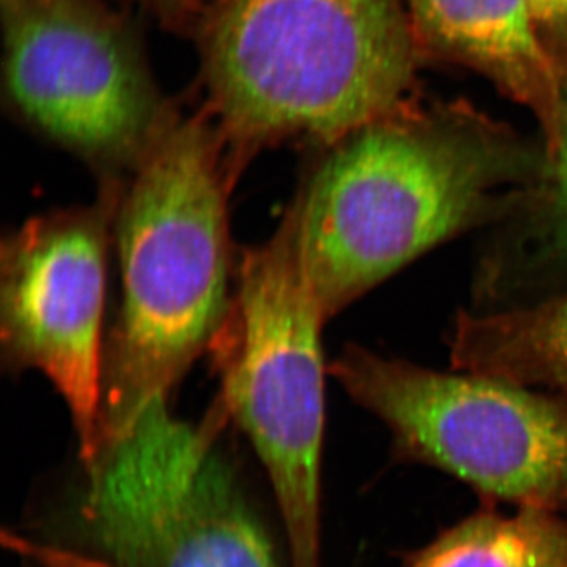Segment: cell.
<instances>
[{
  "instance_id": "277c9868",
  "label": "cell",
  "mask_w": 567,
  "mask_h": 567,
  "mask_svg": "<svg viewBox=\"0 0 567 567\" xmlns=\"http://www.w3.org/2000/svg\"><path fill=\"white\" fill-rule=\"evenodd\" d=\"M324 323L290 205L275 234L241 257L210 353L221 375L215 404L248 435L262 462L292 567H320Z\"/></svg>"
},
{
  "instance_id": "8fae6325",
  "label": "cell",
  "mask_w": 567,
  "mask_h": 567,
  "mask_svg": "<svg viewBox=\"0 0 567 567\" xmlns=\"http://www.w3.org/2000/svg\"><path fill=\"white\" fill-rule=\"evenodd\" d=\"M404 567H567V518L487 506L406 555Z\"/></svg>"
},
{
  "instance_id": "5b68a950",
  "label": "cell",
  "mask_w": 567,
  "mask_h": 567,
  "mask_svg": "<svg viewBox=\"0 0 567 567\" xmlns=\"http://www.w3.org/2000/svg\"><path fill=\"white\" fill-rule=\"evenodd\" d=\"M330 374L386 424L398 461L450 473L488 503L567 516V395L360 346L346 347Z\"/></svg>"
},
{
  "instance_id": "3957f363",
  "label": "cell",
  "mask_w": 567,
  "mask_h": 567,
  "mask_svg": "<svg viewBox=\"0 0 567 567\" xmlns=\"http://www.w3.org/2000/svg\"><path fill=\"white\" fill-rule=\"evenodd\" d=\"M194 39L234 185L265 148H327L404 114L415 71L402 0H218Z\"/></svg>"
},
{
  "instance_id": "4fadbf2b",
  "label": "cell",
  "mask_w": 567,
  "mask_h": 567,
  "mask_svg": "<svg viewBox=\"0 0 567 567\" xmlns=\"http://www.w3.org/2000/svg\"><path fill=\"white\" fill-rule=\"evenodd\" d=\"M153 14L164 28L183 35H197L218 0H134Z\"/></svg>"
},
{
  "instance_id": "6da1fadb",
  "label": "cell",
  "mask_w": 567,
  "mask_h": 567,
  "mask_svg": "<svg viewBox=\"0 0 567 567\" xmlns=\"http://www.w3.org/2000/svg\"><path fill=\"white\" fill-rule=\"evenodd\" d=\"M546 169L492 126L405 112L324 148L292 204L324 322L434 246L516 218Z\"/></svg>"
},
{
  "instance_id": "9a60e30c",
  "label": "cell",
  "mask_w": 567,
  "mask_h": 567,
  "mask_svg": "<svg viewBox=\"0 0 567 567\" xmlns=\"http://www.w3.org/2000/svg\"><path fill=\"white\" fill-rule=\"evenodd\" d=\"M50 567H111L104 563L92 561V559L73 557V555L58 554L52 557Z\"/></svg>"
},
{
  "instance_id": "5bb4252c",
  "label": "cell",
  "mask_w": 567,
  "mask_h": 567,
  "mask_svg": "<svg viewBox=\"0 0 567 567\" xmlns=\"http://www.w3.org/2000/svg\"><path fill=\"white\" fill-rule=\"evenodd\" d=\"M537 29L547 32H567V0H528Z\"/></svg>"
},
{
  "instance_id": "8992f818",
  "label": "cell",
  "mask_w": 567,
  "mask_h": 567,
  "mask_svg": "<svg viewBox=\"0 0 567 567\" xmlns=\"http://www.w3.org/2000/svg\"><path fill=\"white\" fill-rule=\"evenodd\" d=\"M229 423H204L159 395L84 462V517L111 567H276L270 543L216 450Z\"/></svg>"
},
{
  "instance_id": "7a4b0ae2",
  "label": "cell",
  "mask_w": 567,
  "mask_h": 567,
  "mask_svg": "<svg viewBox=\"0 0 567 567\" xmlns=\"http://www.w3.org/2000/svg\"><path fill=\"white\" fill-rule=\"evenodd\" d=\"M111 181L122 301L104 346L96 446L153 399L169 398L210 352L234 292L227 200L235 185L207 112L178 115Z\"/></svg>"
},
{
  "instance_id": "30bf717a",
  "label": "cell",
  "mask_w": 567,
  "mask_h": 567,
  "mask_svg": "<svg viewBox=\"0 0 567 567\" xmlns=\"http://www.w3.org/2000/svg\"><path fill=\"white\" fill-rule=\"evenodd\" d=\"M454 371L567 395V293L491 315H461L450 338Z\"/></svg>"
},
{
  "instance_id": "7c38bea8",
  "label": "cell",
  "mask_w": 567,
  "mask_h": 567,
  "mask_svg": "<svg viewBox=\"0 0 567 567\" xmlns=\"http://www.w3.org/2000/svg\"><path fill=\"white\" fill-rule=\"evenodd\" d=\"M546 177L535 199L511 219L506 241L484 265L488 292L567 274V87L557 128L546 141Z\"/></svg>"
},
{
  "instance_id": "52a82bcc",
  "label": "cell",
  "mask_w": 567,
  "mask_h": 567,
  "mask_svg": "<svg viewBox=\"0 0 567 567\" xmlns=\"http://www.w3.org/2000/svg\"><path fill=\"white\" fill-rule=\"evenodd\" d=\"M2 92L48 140L122 177L181 115L136 28L103 0H0Z\"/></svg>"
},
{
  "instance_id": "ba28073f",
  "label": "cell",
  "mask_w": 567,
  "mask_h": 567,
  "mask_svg": "<svg viewBox=\"0 0 567 567\" xmlns=\"http://www.w3.org/2000/svg\"><path fill=\"white\" fill-rule=\"evenodd\" d=\"M115 186L93 207L37 216L0 249V341L13 369H35L69 405L82 462L102 424L103 315Z\"/></svg>"
},
{
  "instance_id": "9c48e42d",
  "label": "cell",
  "mask_w": 567,
  "mask_h": 567,
  "mask_svg": "<svg viewBox=\"0 0 567 567\" xmlns=\"http://www.w3.org/2000/svg\"><path fill=\"white\" fill-rule=\"evenodd\" d=\"M416 39L472 66L539 118L546 141L557 128L563 82L528 0H402Z\"/></svg>"
}]
</instances>
